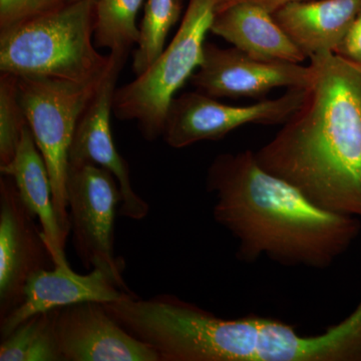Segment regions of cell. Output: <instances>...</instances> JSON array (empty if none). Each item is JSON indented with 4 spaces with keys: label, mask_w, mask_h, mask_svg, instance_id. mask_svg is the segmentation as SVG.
<instances>
[{
    "label": "cell",
    "mask_w": 361,
    "mask_h": 361,
    "mask_svg": "<svg viewBox=\"0 0 361 361\" xmlns=\"http://www.w3.org/2000/svg\"><path fill=\"white\" fill-rule=\"evenodd\" d=\"M129 54L110 52V66L78 120L70 149V163L96 164L111 173L122 194L118 213L123 217L141 221L148 216L149 205L135 193L129 164L116 149L111 129L116 82Z\"/></svg>",
    "instance_id": "9c48e42d"
},
{
    "label": "cell",
    "mask_w": 361,
    "mask_h": 361,
    "mask_svg": "<svg viewBox=\"0 0 361 361\" xmlns=\"http://www.w3.org/2000/svg\"><path fill=\"white\" fill-rule=\"evenodd\" d=\"M217 4L218 0H189L172 42L148 70L116 89L114 115L118 120L135 121L147 141L161 137L176 92L200 66Z\"/></svg>",
    "instance_id": "5b68a950"
},
{
    "label": "cell",
    "mask_w": 361,
    "mask_h": 361,
    "mask_svg": "<svg viewBox=\"0 0 361 361\" xmlns=\"http://www.w3.org/2000/svg\"><path fill=\"white\" fill-rule=\"evenodd\" d=\"M311 66L254 59L236 47L222 49L206 42L203 61L190 82L195 89L216 97H260L279 87L306 89Z\"/></svg>",
    "instance_id": "8fae6325"
},
{
    "label": "cell",
    "mask_w": 361,
    "mask_h": 361,
    "mask_svg": "<svg viewBox=\"0 0 361 361\" xmlns=\"http://www.w3.org/2000/svg\"><path fill=\"white\" fill-rule=\"evenodd\" d=\"M66 1H73V0H66Z\"/></svg>",
    "instance_id": "d4e9b609"
},
{
    "label": "cell",
    "mask_w": 361,
    "mask_h": 361,
    "mask_svg": "<svg viewBox=\"0 0 361 361\" xmlns=\"http://www.w3.org/2000/svg\"><path fill=\"white\" fill-rule=\"evenodd\" d=\"M210 32L261 61L301 63L307 59L272 13L257 4L242 2L218 11Z\"/></svg>",
    "instance_id": "9a60e30c"
},
{
    "label": "cell",
    "mask_w": 361,
    "mask_h": 361,
    "mask_svg": "<svg viewBox=\"0 0 361 361\" xmlns=\"http://www.w3.org/2000/svg\"><path fill=\"white\" fill-rule=\"evenodd\" d=\"M180 11V0H147L140 39L133 56L135 77L148 70L164 51L169 32L179 20Z\"/></svg>",
    "instance_id": "d6986e66"
},
{
    "label": "cell",
    "mask_w": 361,
    "mask_h": 361,
    "mask_svg": "<svg viewBox=\"0 0 361 361\" xmlns=\"http://www.w3.org/2000/svg\"><path fill=\"white\" fill-rule=\"evenodd\" d=\"M144 0H96L94 40L97 47L129 51L137 47V16Z\"/></svg>",
    "instance_id": "ac0fdd59"
},
{
    "label": "cell",
    "mask_w": 361,
    "mask_h": 361,
    "mask_svg": "<svg viewBox=\"0 0 361 361\" xmlns=\"http://www.w3.org/2000/svg\"><path fill=\"white\" fill-rule=\"evenodd\" d=\"M56 310L21 323L0 344V361H61L56 334Z\"/></svg>",
    "instance_id": "e0dca14e"
},
{
    "label": "cell",
    "mask_w": 361,
    "mask_h": 361,
    "mask_svg": "<svg viewBox=\"0 0 361 361\" xmlns=\"http://www.w3.org/2000/svg\"><path fill=\"white\" fill-rule=\"evenodd\" d=\"M66 0H49V9L54 8L65 4Z\"/></svg>",
    "instance_id": "cb8c5ba5"
},
{
    "label": "cell",
    "mask_w": 361,
    "mask_h": 361,
    "mask_svg": "<svg viewBox=\"0 0 361 361\" xmlns=\"http://www.w3.org/2000/svg\"><path fill=\"white\" fill-rule=\"evenodd\" d=\"M305 89H289L281 97L248 106L220 103L204 92H185L173 99L164 125V141L184 149L203 141H218L250 123H284L302 104Z\"/></svg>",
    "instance_id": "ba28073f"
},
{
    "label": "cell",
    "mask_w": 361,
    "mask_h": 361,
    "mask_svg": "<svg viewBox=\"0 0 361 361\" xmlns=\"http://www.w3.org/2000/svg\"><path fill=\"white\" fill-rule=\"evenodd\" d=\"M304 1V0H218L217 11H222L226 7L233 6V4H242V2H248V4H257L262 6L263 8L267 9L270 13H274L280 7L285 4H291V2Z\"/></svg>",
    "instance_id": "603a6c76"
},
{
    "label": "cell",
    "mask_w": 361,
    "mask_h": 361,
    "mask_svg": "<svg viewBox=\"0 0 361 361\" xmlns=\"http://www.w3.org/2000/svg\"><path fill=\"white\" fill-rule=\"evenodd\" d=\"M336 54L361 65V11Z\"/></svg>",
    "instance_id": "7402d4cb"
},
{
    "label": "cell",
    "mask_w": 361,
    "mask_h": 361,
    "mask_svg": "<svg viewBox=\"0 0 361 361\" xmlns=\"http://www.w3.org/2000/svg\"><path fill=\"white\" fill-rule=\"evenodd\" d=\"M56 334L61 361H160L156 351L123 329L103 303L56 310Z\"/></svg>",
    "instance_id": "7c38bea8"
},
{
    "label": "cell",
    "mask_w": 361,
    "mask_h": 361,
    "mask_svg": "<svg viewBox=\"0 0 361 361\" xmlns=\"http://www.w3.org/2000/svg\"><path fill=\"white\" fill-rule=\"evenodd\" d=\"M206 189L215 196L214 220L236 240L244 262L264 257L288 267L326 269L360 232V219L316 205L261 167L251 151L216 157Z\"/></svg>",
    "instance_id": "6da1fadb"
},
{
    "label": "cell",
    "mask_w": 361,
    "mask_h": 361,
    "mask_svg": "<svg viewBox=\"0 0 361 361\" xmlns=\"http://www.w3.org/2000/svg\"><path fill=\"white\" fill-rule=\"evenodd\" d=\"M180 1H182V2H183V0H180Z\"/></svg>",
    "instance_id": "484cf974"
},
{
    "label": "cell",
    "mask_w": 361,
    "mask_h": 361,
    "mask_svg": "<svg viewBox=\"0 0 361 361\" xmlns=\"http://www.w3.org/2000/svg\"><path fill=\"white\" fill-rule=\"evenodd\" d=\"M130 294L134 292L122 290L104 271L92 269L89 274H78L65 259L30 278L23 303L0 320V334L2 338L8 336L21 323L39 313L78 303L115 302Z\"/></svg>",
    "instance_id": "4fadbf2b"
},
{
    "label": "cell",
    "mask_w": 361,
    "mask_h": 361,
    "mask_svg": "<svg viewBox=\"0 0 361 361\" xmlns=\"http://www.w3.org/2000/svg\"><path fill=\"white\" fill-rule=\"evenodd\" d=\"M35 216L18 193L13 180L0 179V320L23 303L28 280L54 267Z\"/></svg>",
    "instance_id": "30bf717a"
},
{
    "label": "cell",
    "mask_w": 361,
    "mask_h": 361,
    "mask_svg": "<svg viewBox=\"0 0 361 361\" xmlns=\"http://www.w3.org/2000/svg\"><path fill=\"white\" fill-rule=\"evenodd\" d=\"M361 11V0H304L273 13L275 20L301 51L336 54Z\"/></svg>",
    "instance_id": "5bb4252c"
},
{
    "label": "cell",
    "mask_w": 361,
    "mask_h": 361,
    "mask_svg": "<svg viewBox=\"0 0 361 361\" xmlns=\"http://www.w3.org/2000/svg\"><path fill=\"white\" fill-rule=\"evenodd\" d=\"M101 80L82 85L54 78H18L21 106L49 171L54 210L66 238L71 233L66 178L71 142Z\"/></svg>",
    "instance_id": "8992f818"
},
{
    "label": "cell",
    "mask_w": 361,
    "mask_h": 361,
    "mask_svg": "<svg viewBox=\"0 0 361 361\" xmlns=\"http://www.w3.org/2000/svg\"><path fill=\"white\" fill-rule=\"evenodd\" d=\"M18 92V78L11 73L0 75V166L13 160L27 127Z\"/></svg>",
    "instance_id": "ffe728a7"
},
{
    "label": "cell",
    "mask_w": 361,
    "mask_h": 361,
    "mask_svg": "<svg viewBox=\"0 0 361 361\" xmlns=\"http://www.w3.org/2000/svg\"><path fill=\"white\" fill-rule=\"evenodd\" d=\"M66 202L75 254L87 269L108 273L122 290L125 260L114 250L116 209L122 203L118 180L106 169L92 163H70Z\"/></svg>",
    "instance_id": "52a82bcc"
},
{
    "label": "cell",
    "mask_w": 361,
    "mask_h": 361,
    "mask_svg": "<svg viewBox=\"0 0 361 361\" xmlns=\"http://www.w3.org/2000/svg\"><path fill=\"white\" fill-rule=\"evenodd\" d=\"M0 172L13 180L21 199L39 221L42 237L54 264L65 260L68 238L61 231L54 210L49 171L28 126L23 130L13 160L0 166Z\"/></svg>",
    "instance_id": "2e32d148"
},
{
    "label": "cell",
    "mask_w": 361,
    "mask_h": 361,
    "mask_svg": "<svg viewBox=\"0 0 361 361\" xmlns=\"http://www.w3.org/2000/svg\"><path fill=\"white\" fill-rule=\"evenodd\" d=\"M49 9V0H0V30Z\"/></svg>",
    "instance_id": "44dd1931"
},
{
    "label": "cell",
    "mask_w": 361,
    "mask_h": 361,
    "mask_svg": "<svg viewBox=\"0 0 361 361\" xmlns=\"http://www.w3.org/2000/svg\"><path fill=\"white\" fill-rule=\"evenodd\" d=\"M310 59L302 104L254 154L316 205L361 219V65L332 52Z\"/></svg>",
    "instance_id": "7a4b0ae2"
},
{
    "label": "cell",
    "mask_w": 361,
    "mask_h": 361,
    "mask_svg": "<svg viewBox=\"0 0 361 361\" xmlns=\"http://www.w3.org/2000/svg\"><path fill=\"white\" fill-rule=\"evenodd\" d=\"M96 0L66 1L0 30V73L87 85L101 80L111 56L94 44Z\"/></svg>",
    "instance_id": "277c9868"
},
{
    "label": "cell",
    "mask_w": 361,
    "mask_h": 361,
    "mask_svg": "<svg viewBox=\"0 0 361 361\" xmlns=\"http://www.w3.org/2000/svg\"><path fill=\"white\" fill-rule=\"evenodd\" d=\"M137 336L160 361H361V306L318 336L261 316L225 319L172 294L142 305Z\"/></svg>",
    "instance_id": "3957f363"
}]
</instances>
